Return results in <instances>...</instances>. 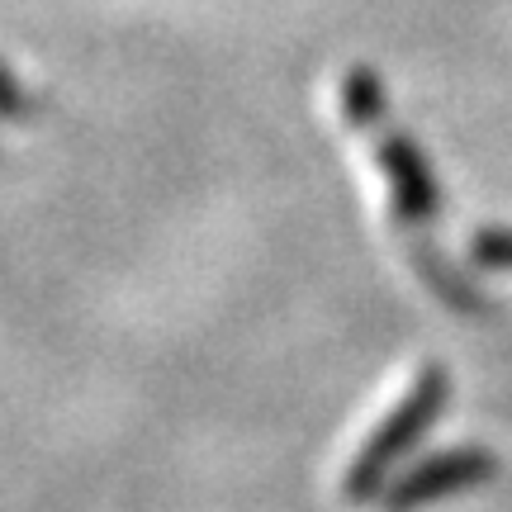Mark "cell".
Instances as JSON below:
<instances>
[{"label": "cell", "mask_w": 512, "mask_h": 512, "mask_svg": "<svg viewBox=\"0 0 512 512\" xmlns=\"http://www.w3.org/2000/svg\"><path fill=\"white\" fill-rule=\"evenodd\" d=\"M366 157L380 176V200L389 223H427L437 214V181H432V166L422 157V147L413 138H403L399 128H366Z\"/></svg>", "instance_id": "2"}, {"label": "cell", "mask_w": 512, "mask_h": 512, "mask_svg": "<svg viewBox=\"0 0 512 512\" xmlns=\"http://www.w3.org/2000/svg\"><path fill=\"white\" fill-rule=\"evenodd\" d=\"M0 110H19V95H15V86H10L5 72H0Z\"/></svg>", "instance_id": "6"}, {"label": "cell", "mask_w": 512, "mask_h": 512, "mask_svg": "<svg viewBox=\"0 0 512 512\" xmlns=\"http://www.w3.org/2000/svg\"><path fill=\"white\" fill-rule=\"evenodd\" d=\"M446 370L422 361L399 380V389L375 408V418L356 432L347 451V465L337 475V489L347 503H375V494L384 489L389 470L403 460V451L432 427V418L446 403Z\"/></svg>", "instance_id": "1"}, {"label": "cell", "mask_w": 512, "mask_h": 512, "mask_svg": "<svg viewBox=\"0 0 512 512\" xmlns=\"http://www.w3.org/2000/svg\"><path fill=\"white\" fill-rule=\"evenodd\" d=\"M498 470V460L479 446H451V451H432V456L413 460L408 470L394 479H384V489L375 494L380 512H422L437 498H451L460 489H475Z\"/></svg>", "instance_id": "3"}, {"label": "cell", "mask_w": 512, "mask_h": 512, "mask_svg": "<svg viewBox=\"0 0 512 512\" xmlns=\"http://www.w3.org/2000/svg\"><path fill=\"white\" fill-rule=\"evenodd\" d=\"M470 256L484 271H512V228H479L470 238Z\"/></svg>", "instance_id": "5"}, {"label": "cell", "mask_w": 512, "mask_h": 512, "mask_svg": "<svg viewBox=\"0 0 512 512\" xmlns=\"http://www.w3.org/2000/svg\"><path fill=\"white\" fill-rule=\"evenodd\" d=\"M384 81L370 67H347L337 76V124L347 133H366V128L384 124Z\"/></svg>", "instance_id": "4"}]
</instances>
